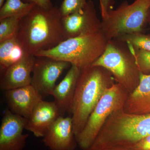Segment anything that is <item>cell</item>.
Listing matches in <instances>:
<instances>
[{
  "label": "cell",
  "mask_w": 150,
  "mask_h": 150,
  "mask_svg": "<svg viewBox=\"0 0 150 150\" xmlns=\"http://www.w3.org/2000/svg\"><path fill=\"white\" fill-rule=\"evenodd\" d=\"M5 0H0V7L2 6L3 4L4 3Z\"/></svg>",
  "instance_id": "cell-28"
},
{
  "label": "cell",
  "mask_w": 150,
  "mask_h": 150,
  "mask_svg": "<svg viewBox=\"0 0 150 150\" xmlns=\"http://www.w3.org/2000/svg\"><path fill=\"white\" fill-rule=\"evenodd\" d=\"M26 53L16 35L0 42L1 74L22 59Z\"/></svg>",
  "instance_id": "cell-16"
},
{
  "label": "cell",
  "mask_w": 150,
  "mask_h": 150,
  "mask_svg": "<svg viewBox=\"0 0 150 150\" xmlns=\"http://www.w3.org/2000/svg\"><path fill=\"white\" fill-rule=\"evenodd\" d=\"M132 148L135 150H150V135L142 139Z\"/></svg>",
  "instance_id": "cell-25"
},
{
  "label": "cell",
  "mask_w": 150,
  "mask_h": 150,
  "mask_svg": "<svg viewBox=\"0 0 150 150\" xmlns=\"http://www.w3.org/2000/svg\"><path fill=\"white\" fill-rule=\"evenodd\" d=\"M106 69L116 82L131 93L140 82V71L127 43L115 38L108 40L104 53L93 64Z\"/></svg>",
  "instance_id": "cell-5"
},
{
  "label": "cell",
  "mask_w": 150,
  "mask_h": 150,
  "mask_svg": "<svg viewBox=\"0 0 150 150\" xmlns=\"http://www.w3.org/2000/svg\"><path fill=\"white\" fill-rule=\"evenodd\" d=\"M27 119L8 109L4 112L0 126V150H23L28 134H23Z\"/></svg>",
  "instance_id": "cell-10"
},
{
  "label": "cell",
  "mask_w": 150,
  "mask_h": 150,
  "mask_svg": "<svg viewBox=\"0 0 150 150\" xmlns=\"http://www.w3.org/2000/svg\"><path fill=\"white\" fill-rule=\"evenodd\" d=\"M150 9V0H135L131 4L124 1L102 18L101 31L108 40L124 34L143 32Z\"/></svg>",
  "instance_id": "cell-6"
},
{
  "label": "cell",
  "mask_w": 150,
  "mask_h": 150,
  "mask_svg": "<svg viewBox=\"0 0 150 150\" xmlns=\"http://www.w3.org/2000/svg\"><path fill=\"white\" fill-rule=\"evenodd\" d=\"M5 97L9 110L26 119L44 99L31 85L6 91H5Z\"/></svg>",
  "instance_id": "cell-12"
},
{
  "label": "cell",
  "mask_w": 150,
  "mask_h": 150,
  "mask_svg": "<svg viewBox=\"0 0 150 150\" xmlns=\"http://www.w3.org/2000/svg\"><path fill=\"white\" fill-rule=\"evenodd\" d=\"M60 116L54 101H40L28 118L25 130L32 133L35 137L43 138L51 125Z\"/></svg>",
  "instance_id": "cell-14"
},
{
  "label": "cell",
  "mask_w": 150,
  "mask_h": 150,
  "mask_svg": "<svg viewBox=\"0 0 150 150\" xmlns=\"http://www.w3.org/2000/svg\"><path fill=\"white\" fill-rule=\"evenodd\" d=\"M99 3L100 14L101 17L103 18L106 15L108 12L113 9L115 1L114 0H100Z\"/></svg>",
  "instance_id": "cell-23"
},
{
  "label": "cell",
  "mask_w": 150,
  "mask_h": 150,
  "mask_svg": "<svg viewBox=\"0 0 150 150\" xmlns=\"http://www.w3.org/2000/svg\"><path fill=\"white\" fill-rule=\"evenodd\" d=\"M35 56L26 53L23 58L13 64L1 74L0 88L4 91L31 84Z\"/></svg>",
  "instance_id": "cell-13"
},
{
  "label": "cell",
  "mask_w": 150,
  "mask_h": 150,
  "mask_svg": "<svg viewBox=\"0 0 150 150\" xmlns=\"http://www.w3.org/2000/svg\"><path fill=\"white\" fill-rule=\"evenodd\" d=\"M116 82L102 67L91 65L81 70L71 108L75 137L81 131L105 90Z\"/></svg>",
  "instance_id": "cell-2"
},
{
  "label": "cell",
  "mask_w": 150,
  "mask_h": 150,
  "mask_svg": "<svg viewBox=\"0 0 150 150\" xmlns=\"http://www.w3.org/2000/svg\"><path fill=\"white\" fill-rule=\"evenodd\" d=\"M62 24L66 39L92 34L101 30V21L92 0L87 1L83 8L62 18Z\"/></svg>",
  "instance_id": "cell-9"
},
{
  "label": "cell",
  "mask_w": 150,
  "mask_h": 150,
  "mask_svg": "<svg viewBox=\"0 0 150 150\" xmlns=\"http://www.w3.org/2000/svg\"><path fill=\"white\" fill-rule=\"evenodd\" d=\"M127 45L134 55L140 71L144 74H149L150 73V52Z\"/></svg>",
  "instance_id": "cell-21"
},
{
  "label": "cell",
  "mask_w": 150,
  "mask_h": 150,
  "mask_svg": "<svg viewBox=\"0 0 150 150\" xmlns=\"http://www.w3.org/2000/svg\"><path fill=\"white\" fill-rule=\"evenodd\" d=\"M25 2L34 4L35 6L44 9H49L53 6L51 0H22Z\"/></svg>",
  "instance_id": "cell-24"
},
{
  "label": "cell",
  "mask_w": 150,
  "mask_h": 150,
  "mask_svg": "<svg viewBox=\"0 0 150 150\" xmlns=\"http://www.w3.org/2000/svg\"><path fill=\"white\" fill-rule=\"evenodd\" d=\"M24 16H17L0 19V42L16 35L20 22Z\"/></svg>",
  "instance_id": "cell-19"
},
{
  "label": "cell",
  "mask_w": 150,
  "mask_h": 150,
  "mask_svg": "<svg viewBox=\"0 0 150 150\" xmlns=\"http://www.w3.org/2000/svg\"><path fill=\"white\" fill-rule=\"evenodd\" d=\"M99 1H100V0H99Z\"/></svg>",
  "instance_id": "cell-29"
},
{
  "label": "cell",
  "mask_w": 150,
  "mask_h": 150,
  "mask_svg": "<svg viewBox=\"0 0 150 150\" xmlns=\"http://www.w3.org/2000/svg\"><path fill=\"white\" fill-rule=\"evenodd\" d=\"M80 69L71 65L67 74L59 84L56 85L52 96L59 110L60 116L71 112V108Z\"/></svg>",
  "instance_id": "cell-15"
},
{
  "label": "cell",
  "mask_w": 150,
  "mask_h": 150,
  "mask_svg": "<svg viewBox=\"0 0 150 150\" xmlns=\"http://www.w3.org/2000/svg\"><path fill=\"white\" fill-rule=\"evenodd\" d=\"M71 65L45 56H35L31 85L43 98L52 96L56 82L65 70Z\"/></svg>",
  "instance_id": "cell-8"
},
{
  "label": "cell",
  "mask_w": 150,
  "mask_h": 150,
  "mask_svg": "<svg viewBox=\"0 0 150 150\" xmlns=\"http://www.w3.org/2000/svg\"><path fill=\"white\" fill-rule=\"evenodd\" d=\"M34 4L22 0H5L0 8V19L17 16H25L33 8Z\"/></svg>",
  "instance_id": "cell-18"
},
{
  "label": "cell",
  "mask_w": 150,
  "mask_h": 150,
  "mask_svg": "<svg viewBox=\"0 0 150 150\" xmlns=\"http://www.w3.org/2000/svg\"><path fill=\"white\" fill-rule=\"evenodd\" d=\"M16 36L25 52L34 56L56 47L66 39L59 8L35 6L22 19Z\"/></svg>",
  "instance_id": "cell-1"
},
{
  "label": "cell",
  "mask_w": 150,
  "mask_h": 150,
  "mask_svg": "<svg viewBox=\"0 0 150 150\" xmlns=\"http://www.w3.org/2000/svg\"><path fill=\"white\" fill-rule=\"evenodd\" d=\"M116 38L134 48L150 52V35L149 34H145L143 32H134L124 34Z\"/></svg>",
  "instance_id": "cell-20"
},
{
  "label": "cell",
  "mask_w": 150,
  "mask_h": 150,
  "mask_svg": "<svg viewBox=\"0 0 150 150\" xmlns=\"http://www.w3.org/2000/svg\"><path fill=\"white\" fill-rule=\"evenodd\" d=\"M150 96V74H144L141 73L139 83L133 92L129 94L123 106V110L126 112L129 108Z\"/></svg>",
  "instance_id": "cell-17"
},
{
  "label": "cell",
  "mask_w": 150,
  "mask_h": 150,
  "mask_svg": "<svg viewBox=\"0 0 150 150\" xmlns=\"http://www.w3.org/2000/svg\"><path fill=\"white\" fill-rule=\"evenodd\" d=\"M147 22L150 23V9L149 11L147 17Z\"/></svg>",
  "instance_id": "cell-27"
},
{
  "label": "cell",
  "mask_w": 150,
  "mask_h": 150,
  "mask_svg": "<svg viewBox=\"0 0 150 150\" xmlns=\"http://www.w3.org/2000/svg\"><path fill=\"white\" fill-rule=\"evenodd\" d=\"M150 135V114L127 113L122 108L108 117L90 147L132 148Z\"/></svg>",
  "instance_id": "cell-3"
},
{
  "label": "cell",
  "mask_w": 150,
  "mask_h": 150,
  "mask_svg": "<svg viewBox=\"0 0 150 150\" xmlns=\"http://www.w3.org/2000/svg\"><path fill=\"white\" fill-rule=\"evenodd\" d=\"M129 94L117 82L105 90L83 129L75 137L81 149L85 150L93 144L108 117L114 111L123 108Z\"/></svg>",
  "instance_id": "cell-7"
},
{
  "label": "cell",
  "mask_w": 150,
  "mask_h": 150,
  "mask_svg": "<svg viewBox=\"0 0 150 150\" xmlns=\"http://www.w3.org/2000/svg\"><path fill=\"white\" fill-rule=\"evenodd\" d=\"M108 41L101 30L66 39L54 48L40 51L35 56L67 62L82 69L91 66L103 54Z\"/></svg>",
  "instance_id": "cell-4"
},
{
  "label": "cell",
  "mask_w": 150,
  "mask_h": 150,
  "mask_svg": "<svg viewBox=\"0 0 150 150\" xmlns=\"http://www.w3.org/2000/svg\"><path fill=\"white\" fill-rule=\"evenodd\" d=\"M42 142L51 150H74L78 145L72 117L59 116L43 137Z\"/></svg>",
  "instance_id": "cell-11"
},
{
  "label": "cell",
  "mask_w": 150,
  "mask_h": 150,
  "mask_svg": "<svg viewBox=\"0 0 150 150\" xmlns=\"http://www.w3.org/2000/svg\"><path fill=\"white\" fill-rule=\"evenodd\" d=\"M87 2L86 0H64L59 8L62 17L68 16L83 8Z\"/></svg>",
  "instance_id": "cell-22"
},
{
  "label": "cell",
  "mask_w": 150,
  "mask_h": 150,
  "mask_svg": "<svg viewBox=\"0 0 150 150\" xmlns=\"http://www.w3.org/2000/svg\"><path fill=\"white\" fill-rule=\"evenodd\" d=\"M85 150H135L132 148L121 146H111L105 148H93L90 147Z\"/></svg>",
  "instance_id": "cell-26"
}]
</instances>
